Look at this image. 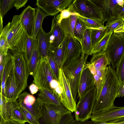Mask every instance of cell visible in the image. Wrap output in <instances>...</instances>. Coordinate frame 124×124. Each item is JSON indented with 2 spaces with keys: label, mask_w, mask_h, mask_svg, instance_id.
<instances>
[{
  "label": "cell",
  "mask_w": 124,
  "mask_h": 124,
  "mask_svg": "<svg viewBox=\"0 0 124 124\" xmlns=\"http://www.w3.org/2000/svg\"><path fill=\"white\" fill-rule=\"evenodd\" d=\"M119 85L115 70L108 65L104 83L100 95L96 100L92 114L105 110L114 104Z\"/></svg>",
  "instance_id": "obj_1"
},
{
  "label": "cell",
  "mask_w": 124,
  "mask_h": 124,
  "mask_svg": "<svg viewBox=\"0 0 124 124\" xmlns=\"http://www.w3.org/2000/svg\"><path fill=\"white\" fill-rule=\"evenodd\" d=\"M6 35L9 46L8 54L24 53L27 37L22 22L21 15H15L11 22L3 28Z\"/></svg>",
  "instance_id": "obj_2"
},
{
  "label": "cell",
  "mask_w": 124,
  "mask_h": 124,
  "mask_svg": "<svg viewBox=\"0 0 124 124\" xmlns=\"http://www.w3.org/2000/svg\"><path fill=\"white\" fill-rule=\"evenodd\" d=\"M88 56L87 54L82 53L78 58L63 66L62 68L70 83L72 96L75 100L78 93L82 71L86 63Z\"/></svg>",
  "instance_id": "obj_3"
},
{
  "label": "cell",
  "mask_w": 124,
  "mask_h": 124,
  "mask_svg": "<svg viewBox=\"0 0 124 124\" xmlns=\"http://www.w3.org/2000/svg\"><path fill=\"white\" fill-rule=\"evenodd\" d=\"M68 7L77 15L102 22L103 20L101 8L92 0H74Z\"/></svg>",
  "instance_id": "obj_4"
},
{
  "label": "cell",
  "mask_w": 124,
  "mask_h": 124,
  "mask_svg": "<svg viewBox=\"0 0 124 124\" xmlns=\"http://www.w3.org/2000/svg\"><path fill=\"white\" fill-rule=\"evenodd\" d=\"M105 52L113 68L116 67L124 55V32H113Z\"/></svg>",
  "instance_id": "obj_5"
},
{
  "label": "cell",
  "mask_w": 124,
  "mask_h": 124,
  "mask_svg": "<svg viewBox=\"0 0 124 124\" xmlns=\"http://www.w3.org/2000/svg\"><path fill=\"white\" fill-rule=\"evenodd\" d=\"M96 95L97 89L95 86L79 99L74 111L76 120L83 121L91 118Z\"/></svg>",
  "instance_id": "obj_6"
},
{
  "label": "cell",
  "mask_w": 124,
  "mask_h": 124,
  "mask_svg": "<svg viewBox=\"0 0 124 124\" xmlns=\"http://www.w3.org/2000/svg\"><path fill=\"white\" fill-rule=\"evenodd\" d=\"M33 77V82L39 89H52L50 85L51 81L54 79L58 80L50 66L48 58L46 57H41Z\"/></svg>",
  "instance_id": "obj_7"
},
{
  "label": "cell",
  "mask_w": 124,
  "mask_h": 124,
  "mask_svg": "<svg viewBox=\"0 0 124 124\" xmlns=\"http://www.w3.org/2000/svg\"><path fill=\"white\" fill-rule=\"evenodd\" d=\"M41 107L42 117L38 120L39 124H59L61 117L71 112L62 104L61 105L39 104Z\"/></svg>",
  "instance_id": "obj_8"
},
{
  "label": "cell",
  "mask_w": 124,
  "mask_h": 124,
  "mask_svg": "<svg viewBox=\"0 0 124 124\" xmlns=\"http://www.w3.org/2000/svg\"><path fill=\"white\" fill-rule=\"evenodd\" d=\"M14 63V69L18 85V97L27 86L29 75L27 63L23 53H16L12 54Z\"/></svg>",
  "instance_id": "obj_9"
},
{
  "label": "cell",
  "mask_w": 124,
  "mask_h": 124,
  "mask_svg": "<svg viewBox=\"0 0 124 124\" xmlns=\"http://www.w3.org/2000/svg\"><path fill=\"white\" fill-rule=\"evenodd\" d=\"M58 82L62 88V93L59 97L61 102L68 110L74 112L77 104L72 94L70 83L66 77L62 68L59 71Z\"/></svg>",
  "instance_id": "obj_10"
},
{
  "label": "cell",
  "mask_w": 124,
  "mask_h": 124,
  "mask_svg": "<svg viewBox=\"0 0 124 124\" xmlns=\"http://www.w3.org/2000/svg\"><path fill=\"white\" fill-rule=\"evenodd\" d=\"M74 0H37L36 5L38 8L47 16H54L67 8Z\"/></svg>",
  "instance_id": "obj_11"
},
{
  "label": "cell",
  "mask_w": 124,
  "mask_h": 124,
  "mask_svg": "<svg viewBox=\"0 0 124 124\" xmlns=\"http://www.w3.org/2000/svg\"><path fill=\"white\" fill-rule=\"evenodd\" d=\"M123 117L124 107H117L114 104L105 110L92 114L91 119L96 122L107 123Z\"/></svg>",
  "instance_id": "obj_12"
},
{
  "label": "cell",
  "mask_w": 124,
  "mask_h": 124,
  "mask_svg": "<svg viewBox=\"0 0 124 124\" xmlns=\"http://www.w3.org/2000/svg\"><path fill=\"white\" fill-rule=\"evenodd\" d=\"M17 99L20 106L29 111L38 120L42 117L41 107L33 95L24 92L19 95Z\"/></svg>",
  "instance_id": "obj_13"
},
{
  "label": "cell",
  "mask_w": 124,
  "mask_h": 124,
  "mask_svg": "<svg viewBox=\"0 0 124 124\" xmlns=\"http://www.w3.org/2000/svg\"><path fill=\"white\" fill-rule=\"evenodd\" d=\"M18 85L15 74L14 62L5 82V98L7 102H14L18 98Z\"/></svg>",
  "instance_id": "obj_14"
},
{
  "label": "cell",
  "mask_w": 124,
  "mask_h": 124,
  "mask_svg": "<svg viewBox=\"0 0 124 124\" xmlns=\"http://www.w3.org/2000/svg\"><path fill=\"white\" fill-rule=\"evenodd\" d=\"M95 86L93 76L89 69L85 66L82 71L79 84L78 93L79 99Z\"/></svg>",
  "instance_id": "obj_15"
},
{
  "label": "cell",
  "mask_w": 124,
  "mask_h": 124,
  "mask_svg": "<svg viewBox=\"0 0 124 124\" xmlns=\"http://www.w3.org/2000/svg\"><path fill=\"white\" fill-rule=\"evenodd\" d=\"M82 53L80 43L74 37L69 36V40L64 61L63 66L78 58Z\"/></svg>",
  "instance_id": "obj_16"
},
{
  "label": "cell",
  "mask_w": 124,
  "mask_h": 124,
  "mask_svg": "<svg viewBox=\"0 0 124 124\" xmlns=\"http://www.w3.org/2000/svg\"><path fill=\"white\" fill-rule=\"evenodd\" d=\"M36 12V9L29 5L20 14L27 36L31 38L33 37Z\"/></svg>",
  "instance_id": "obj_17"
},
{
  "label": "cell",
  "mask_w": 124,
  "mask_h": 124,
  "mask_svg": "<svg viewBox=\"0 0 124 124\" xmlns=\"http://www.w3.org/2000/svg\"><path fill=\"white\" fill-rule=\"evenodd\" d=\"M49 32L46 33L42 27L39 31L37 37V48L41 57L48 58L51 47Z\"/></svg>",
  "instance_id": "obj_18"
},
{
  "label": "cell",
  "mask_w": 124,
  "mask_h": 124,
  "mask_svg": "<svg viewBox=\"0 0 124 124\" xmlns=\"http://www.w3.org/2000/svg\"><path fill=\"white\" fill-rule=\"evenodd\" d=\"M101 9L103 19L102 21L104 24L106 21L112 20V15L114 8L118 4L122 5L124 0H92Z\"/></svg>",
  "instance_id": "obj_19"
},
{
  "label": "cell",
  "mask_w": 124,
  "mask_h": 124,
  "mask_svg": "<svg viewBox=\"0 0 124 124\" xmlns=\"http://www.w3.org/2000/svg\"><path fill=\"white\" fill-rule=\"evenodd\" d=\"M55 15L52 19L50 38L52 49L58 47L62 43L66 37L63 32Z\"/></svg>",
  "instance_id": "obj_20"
},
{
  "label": "cell",
  "mask_w": 124,
  "mask_h": 124,
  "mask_svg": "<svg viewBox=\"0 0 124 124\" xmlns=\"http://www.w3.org/2000/svg\"><path fill=\"white\" fill-rule=\"evenodd\" d=\"M110 64L109 59L105 52L93 54L89 62L85 66L90 71H96L106 67Z\"/></svg>",
  "instance_id": "obj_21"
},
{
  "label": "cell",
  "mask_w": 124,
  "mask_h": 124,
  "mask_svg": "<svg viewBox=\"0 0 124 124\" xmlns=\"http://www.w3.org/2000/svg\"><path fill=\"white\" fill-rule=\"evenodd\" d=\"M37 100L39 104H53L57 106L62 104L55 91L52 89L43 88L39 89Z\"/></svg>",
  "instance_id": "obj_22"
},
{
  "label": "cell",
  "mask_w": 124,
  "mask_h": 124,
  "mask_svg": "<svg viewBox=\"0 0 124 124\" xmlns=\"http://www.w3.org/2000/svg\"><path fill=\"white\" fill-rule=\"evenodd\" d=\"M8 115L11 119L20 124L27 122L22 110L17 100L14 102H7Z\"/></svg>",
  "instance_id": "obj_23"
},
{
  "label": "cell",
  "mask_w": 124,
  "mask_h": 124,
  "mask_svg": "<svg viewBox=\"0 0 124 124\" xmlns=\"http://www.w3.org/2000/svg\"><path fill=\"white\" fill-rule=\"evenodd\" d=\"M69 40V36H66L62 43L58 47L51 48L49 55L51 56L57 62L60 68H62Z\"/></svg>",
  "instance_id": "obj_24"
},
{
  "label": "cell",
  "mask_w": 124,
  "mask_h": 124,
  "mask_svg": "<svg viewBox=\"0 0 124 124\" xmlns=\"http://www.w3.org/2000/svg\"><path fill=\"white\" fill-rule=\"evenodd\" d=\"M78 18L77 15H71L67 18L62 19L59 23L66 36L74 37V30Z\"/></svg>",
  "instance_id": "obj_25"
},
{
  "label": "cell",
  "mask_w": 124,
  "mask_h": 124,
  "mask_svg": "<svg viewBox=\"0 0 124 124\" xmlns=\"http://www.w3.org/2000/svg\"><path fill=\"white\" fill-rule=\"evenodd\" d=\"M14 62V60L13 56L10 54H8L6 56L2 77L0 79V93L3 96L5 97V88L6 80L10 73Z\"/></svg>",
  "instance_id": "obj_26"
},
{
  "label": "cell",
  "mask_w": 124,
  "mask_h": 124,
  "mask_svg": "<svg viewBox=\"0 0 124 124\" xmlns=\"http://www.w3.org/2000/svg\"><path fill=\"white\" fill-rule=\"evenodd\" d=\"M108 66L99 70L90 71L94 77L97 94H100L104 83Z\"/></svg>",
  "instance_id": "obj_27"
},
{
  "label": "cell",
  "mask_w": 124,
  "mask_h": 124,
  "mask_svg": "<svg viewBox=\"0 0 124 124\" xmlns=\"http://www.w3.org/2000/svg\"><path fill=\"white\" fill-rule=\"evenodd\" d=\"M105 27L107 33L110 32H124V21L122 18L109 20L107 21Z\"/></svg>",
  "instance_id": "obj_28"
},
{
  "label": "cell",
  "mask_w": 124,
  "mask_h": 124,
  "mask_svg": "<svg viewBox=\"0 0 124 124\" xmlns=\"http://www.w3.org/2000/svg\"><path fill=\"white\" fill-rule=\"evenodd\" d=\"M81 46L82 53L88 55H92V49L91 37V30L87 28L85 30L80 43Z\"/></svg>",
  "instance_id": "obj_29"
},
{
  "label": "cell",
  "mask_w": 124,
  "mask_h": 124,
  "mask_svg": "<svg viewBox=\"0 0 124 124\" xmlns=\"http://www.w3.org/2000/svg\"><path fill=\"white\" fill-rule=\"evenodd\" d=\"M41 58V56L37 48H36L33 51L29 61L27 63L29 75L34 76Z\"/></svg>",
  "instance_id": "obj_30"
},
{
  "label": "cell",
  "mask_w": 124,
  "mask_h": 124,
  "mask_svg": "<svg viewBox=\"0 0 124 124\" xmlns=\"http://www.w3.org/2000/svg\"><path fill=\"white\" fill-rule=\"evenodd\" d=\"M47 15L39 8H36L35 18L34 30L33 37L37 38L38 33L42 27V25L44 19Z\"/></svg>",
  "instance_id": "obj_31"
},
{
  "label": "cell",
  "mask_w": 124,
  "mask_h": 124,
  "mask_svg": "<svg viewBox=\"0 0 124 124\" xmlns=\"http://www.w3.org/2000/svg\"><path fill=\"white\" fill-rule=\"evenodd\" d=\"M37 38L34 39L27 36L25 51L24 54L25 59L27 63L29 61L34 50L37 48Z\"/></svg>",
  "instance_id": "obj_32"
},
{
  "label": "cell",
  "mask_w": 124,
  "mask_h": 124,
  "mask_svg": "<svg viewBox=\"0 0 124 124\" xmlns=\"http://www.w3.org/2000/svg\"><path fill=\"white\" fill-rule=\"evenodd\" d=\"M113 32L108 33L95 45L93 46L92 54L105 52L108 41Z\"/></svg>",
  "instance_id": "obj_33"
},
{
  "label": "cell",
  "mask_w": 124,
  "mask_h": 124,
  "mask_svg": "<svg viewBox=\"0 0 124 124\" xmlns=\"http://www.w3.org/2000/svg\"><path fill=\"white\" fill-rule=\"evenodd\" d=\"M88 28L84 23L78 17L75 23L74 31V37L81 43L86 30Z\"/></svg>",
  "instance_id": "obj_34"
},
{
  "label": "cell",
  "mask_w": 124,
  "mask_h": 124,
  "mask_svg": "<svg viewBox=\"0 0 124 124\" xmlns=\"http://www.w3.org/2000/svg\"><path fill=\"white\" fill-rule=\"evenodd\" d=\"M92 46L100 41L107 33L106 29L90 28Z\"/></svg>",
  "instance_id": "obj_35"
},
{
  "label": "cell",
  "mask_w": 124,
  "mask_h": 124,
  "mask_svg": "<svg viewBox=\"0 0 124 124\" xmlns=\"http://www.w3.org/2000/svg\"><path fill=\"white\" fill-rule=\"evenodd\" d=\"M78 17L85 24L88 28L100 29L105 28V26L101 21L89 19L77 15Z\"/></svg>",
  "instance_id": "obj_36"
},
{
  "label": "cell",
  "mask_w": 124,
  "mask_h": 124,
  "mask_svg": "<svg viewBox=\"0 0 124 124\" xmlns=\"http://www.w3.org/2000/svg\"><path fill=\"white\" fill-rule=\"evenodd\" d=\"M14 0H0V17L3 18L7 13L14 7Z\"/></svg>",
  "instance_id": "obj_37"
},
{
  "label": "cell",
  "mask_w": 124,
  "mask_h": 124,
  "mask_svg": "<svg viewBox=\"0 0 124 124\" xmlns=\"http://www.w3.org/2000/svg\"><path fill=\"white\" fill-rule=\"evenodd\" d=\"M9 46L5 32L3 29L0 35V53L7 55Z\"/></svg>",
  "instance_id": "obj_38"
},
{
  "label": "cell",
  "mask_w": 124,
  "mask_h": 124,
  "mask_svg": "<svg viewBox=\"0 0 124 124\" xmlns=\"http://www.w3.org/2000/svg\"><path fill=\"white\" fill-rule=\"evenodd\" d=\"M0 118L7 120L10 118L8 115L7 102L5 97L0 93Z\"/></svg>",
  "instance_id": "obj_39"
},
{
  "label": "cell",
  "mask_w": 124,
  "mask_h": 124,
  "mask_svg": "<svg viewBox=\"0 0 124 124\" xmlns=\"http://www.w3.org/2000/svg\"><path fill=\"white\" fill-rule=\"evenodd\" d=\"M116 73L119 80V86H121L124 83V55L116 67Z\"/></svg>",
  "instance_id": "obj_40"
},
{
  "label": "cell",
  "mask_w": 124,
  "mask_h": 124,
  "mask_svg": "<svg viewBox=\"0 0 124 124\" xmlns=\"http://www.w3.org/2000/svg\"><path fill=\"white\" fill-rule=\"evenodd\" d=\"M112 17V20L124 18V2L123 5L118 4L114 8Z\"/></svg>",
  "instance_id": "obj_41"
},
{
  "label": "cell",
  "mask_w": 124,
  "mask_h": 124,
  "mask_svg": "<svg viewBox=\"0 0 124 124\" xmlns=\"http://www.w3.org/2000/svg\"><path fill=\"white\" fill-rule=\"evenodd\" d=\"M21 107L27 122L29 124H39L38 120L33 115L25 109Z\"/></svg>",
  "instance_id": "obj_42"
},
{
  "label": "cell",
  "mask_w": 124,
  "mask_h": 124,
  "mask_svg": "<svg viewBox=\"0 0 124 124\" xmlns=\"http://www.w3.org/2000/svg\"><path fill=\"white\" fill-rule=\"evenodd\" d=\"M76 14V15L71 12L68 7L61 11L56 17L58 22L59 23L62 19L67 18L71 15Z\"/></svg>",
  "instance_id": "obj_43"
},
{
  "label": "cell",
  "mask_w": 124,
  "mask_h": 124,
  "mask_svg": "<svg viewBox=\"0 0 124 124\" xmlns=\"http://www.w3.org/2000/svg\"><path fill=\"white\" fill-rule=\"evenodd\" d=\"M72 112H70L63 115L61 117L59 124H70L74 120V116Z\"/></svg>",
  "instance_id": "obj_44"
},
{
  "label": "cell",
  "mask_w": 124,
  "mask_h": 124,
  "mask_svg": "<svg viewBox=\"0 0 124 124\" xmlns=\"http://www.w3.org/2000/svg\"><path fill=\"white\" fill-rule=\"evenodd\" d=\"M48 59L50 66L58 81L59 68L58 65L56 62L50 55H48Z\"/></svg>",
  "instance_id": "obj_45"
},
{
  "label": "cell",
  "mask_w": 124,
  "mask_h": 124,
  "mask_svg": "<svg viewBox=\"0 0 124 124\" xmlns=\"http://www.w3.org/2000/svg\"><path fill=\"white\" fill-rule=\"evenodd\" d=\"M7 55L0 53V79L2 77Z\"/></svg>",
  "instance_id": "obj_46"
},
{
  "label": "cell",
  "mask_w": 124,
  "mask_h": 124,
  "mask_svg": "<svg viewBox=\"0 0 124 124\" xmlns=\"http://www.w3.org/2000/svg\"><path fill=\"white\" fill-rule=\"evenodd\" d=\"M28 0H14V7L17 10L25 6Z\"/></svg>",
  "instance_id": "obj_47"
},
{
  "label": "cell",
  "mask_w": 124,
  "mask_h": 124,
  "mask_svg": "<svg viewBox=\"0 0 124 124\" xmlns=\"http://www.w3.org/2000/svg\"><path fill=\"white\" fill-rule=\"evenodd\" d=\"M70 124H101V123L96 122L88 120L83 121H80L74 120Z\"/></svg>",
  "instance_id": "obj_48"
},
{
  "label": "cell",
  "mask_w": 124,
  "mask_h": 124,
  "mask_svg": "<svg viewBox=\"0 0 124 124\" xmlns=\"http://www.w3.org/2000/svg\"><path fill=\"white\" fill-rule=\"evenodd\" d=\"M29 89L32 95L36 93L39 89L38 86L34 83H32L30 85Z\"/></svg>",
  "instance_id": "obj_49"
},
{
  "label": "cell",
  "mask_w": 124,
  "mask_h": 124,
  "mask_svg": "<svg viewBox=\"0 0 124 124\" xmlns=\"http://www.w3.org/2000/svg\"><path fill=\"white\" fill-rule=\"evenodd\" d=\"M0 124H20L10 118L5 120L0 118Z\"/></svg>",
  "instance_id": "obj_50"
},
{
  "label": "cell",
  "mask_w": 124,
  "mask_h": 124,
  "mask_svg": "<svg viewBox=\"0 0 124 124\" xmlns=\"http://www.w3.org/2000/svg\"><path fill=\"white\" fill-rule=\"evenodd\" d=\"M59 84L58 81L56 79L53 80L50 82V85L52 89L54 90L59 85Z\"/></svg>",
  "instance_id": "obj_51"
},
{
  "label": "cell",
  "mask_w": 124,
  "mask_h": 124,
  "mask_svg": "<svg viewBox=\"0 0 124 124\" xmlns=\"http://www.w3.org/2000/svg\"><path fill=\"white\" fill-rule=\"evenodd\" d=\"M124 96V83L119 86L117 97H123Z\"/></svg>",
  "instance_id": "obj_52"
},
{
  "label": "cell",
  "mask_w": 124,
  "mask_h": 124,
  "mask_svg": "<svg viewBox=\"0 0 124 124\" xmlns=\"http://www.w3.org/2000/svg\"><path fill=\"white\" fill-rule=\"evenodd\" d=\"M54 91L59 97L62 93V87L60 84L59 86L55 89Z\"/></svg>",
  "instance_id": "obj_53"
},
{
  "label": "cell",
  "mask_w": 124,
  "mask_h": 124,
  "mask_svg": "<svg viewBox=\"0 0 124 124\" xmlns=\"http://www.w3.org/2000/svg\"><path fill=\"white\" fill-rule=\"evenodd\" d=\"M122 19H123V21H124V18H122Z\"/></svg>",
  "instance_id": "obj_54"
},
{
  "label": "cell",
  "mask_w": 124,
  "mask_h": 124,
  "mask_svg": "<svg viewBox=\"0 0 124 124\" xmlns=\"http://www.w3.org/2000/svg\"></svg>",
  "instance_id": "obj_55"
}]
</instances>
